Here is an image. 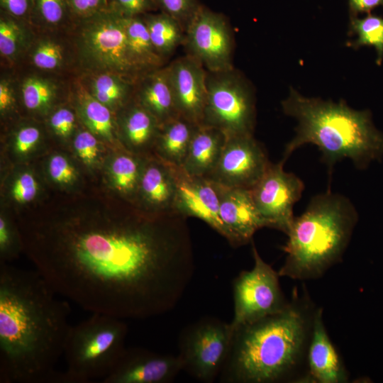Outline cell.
<instances>
[{"instance_id":"3","label":"cell","mask_w":383,"mask_h":383,"mask_svg":"<svg viewBox=\"0 0 383 383\" xmlns=\"http://www.w3.org/2000/svg\"><path fill=\"white\" fill-rule=\"evenodd\" d=\"M317 306L296 287L286 308L233 331L221 383L304 382Z\"/></svg>"},{"instance_id":"15","label":"cell","mask_w":383,"mask_h":383,"mask_svg":"<svg viewBox=\"0 0 383 383\" xmlns=\"http://www.w3.org/2000/svg\"><path fill=\"white\" fill-rule=\"evenodd\" d=\"M173 167L177 182L174 211L202 220L228 240V234L220 216L217 184L207 178L190 175L181 167Z\"/></svg>"},{"instance_id":"9","label":"cell","mask_w":383,"mask_h":383,"mask_svg":"<svg viewBox=\"0 0 383 383\" xmlns=\"http://www.w3.org/2000/svg\"><path fill=\"white\" fill-rule=\"evenodd\" d=\"M254 265L243 270L233 282V316L232 331L284 310L289 300L279 283V274L259 254L252 240Z\"/></svg>"},{"instance_id":"10","label":"cell","mask_w":383,"mask_h":383,"mask_svg":"<svg viewBox=\"0 0 383 383\" xmlns=\"http://www.w3.org/2000/svg\"><path fill=\"white\" fill-rule=\"evenodd\" d=\"M82 50L95 67L115 74H129L137 68L131 57L124 17L115 11L99 13L86 25Z\"/></svg>"},{"instance_id":"11","label":"cell","mask_w":383,"mask_h":383,"mask_svg":"<svg viewBox=\"0 0 383 383\" xmlns=\"http://www.w3.org/2000/svg\"><path fill=\"white\" fill-rule=\"evenodd\" d=\"M284 162L270 163L257 183L250 189L255 205L267 227L287 234L294 221L293 208L304 189L301 179L284 171Z\"/></svg>"},{"instance_id":"38","label":"cell","mask_w":383,"mask_h":383,"mask_svg":"<svg viewBox=\"0 0 383 383\" xmlns=\"http://www.w3.org/2000/svg\"><path fill=\"white\" fill-rule=\"evenodd\" d=\"M75 117L72 111L62 108L56 111L50 118V126L59 136L66 138L72 132Z\"/></svg>"},{"instance_id":"21","label":"cell","mask_w":383,"mask_h":383,"mask_svg":"<svg viewBox=\"0 0 383 383\" xmlns=\"http://www.w3.org/2000/svg\"><path fill=\"white\" fill-rule=\"evenodd\" d=\"M199 126L181 116L161 123L155 143L157 157L172 166L182 167Z\"/></svg>"},{"instance_id":"44","label":"cell","mask_w":383,"mask_h":383,"mask_svg":"<svg viewBox=\"0 0 383 383\" xmlns=\"http://www.w3.org/2000/svg\"><path fill=\"white\" fill-rule=\"evenodd\" d=\"M13 101V92L9 83L1 80L0 83V111L4 112L12 106Z\"/></svg>"},{"instance_id":"40","label":"cell","mask_w":383,"mask_h":383,"mask_svg":"<svg viewBox=\"0 0 383 383\" xmlns=\"http://www.w3.org/2000/svg\"><path fill=\"white\" fill-rule=\"evenodd\" d=\"M153 0H114L113 11L126 17L137 16L150 9Z\"/></svg>"},{"instance_id":"43","label":"cell","mask_w":383,"mask_h":383,"mask_svg":"<svg viewBox=\"0 0 383 383\" xmlns=\"http://www.w3.org/2000/svg\"><path fill=\"white\" fill-rule=\"evenodd\" d=\"M1 4L9 13L16 17L26 15L29 9V0H1Z\"/></svg>"},{"instance_id":"31","label":"cell","mask_w":383,"mask_h":383,"mask_svg":"<svg viewBox=\"0 0 383 383\" xmlns=\"http://www.w3.org/2000/svg\"><path fill=\"white\" fill-rule=\"evenodd\" d=\"M163 11L176 19L184 30L200 6L196 0H153Z\"/></svg>"},{"instance_id":"16","label":"cell","mask_w":383,"mask_h":383,"mask_svg":"<svg viewBox=\"0 0 383 383\" xmlns=\"http://www.w3.org/2000/svg\"><path fill=\"white\" fill-rule=\"evenodd\" d=\"M179 116L202 125L206 102L207 70L189 55L167 67Z\"/></svg>"},{"instance_id":"41","label":"cell","mask_w":383,"mask_h":383,"mask_svg":"<svg viewBox=\"0 0 383 383\" xmlns=\"http://www.w3.org/2000/svg\"><path fill=\"white\" fill-rule=\"evenodd\" d=\"M72 9L82 16H93L97 13L104 0H66Z\"/></svg>"},{"instance_id":"26","label":"cell","mask_w":383,"mask_h":383,"mask_svg":"<svg viewBox=\"0 0 383 383\" xmlns=\"http://www.w3.org/2000/svg\"><path fill=\"white\" fill-rule=\"evenodd\" d=\"M348 35H356L354 40H348L346 45L353 49L372 46L375 49L376 63L381 65L383 60V17L367 13L365 16L350 17Z\"/></svg>"},{"instance_id":"13","label":"cell","mask_w":383,"mask_h":383,"mask_svg":"<svg viewBox=\"0 0 383 383\" xmlns=\"http://www.w3.org/2000/svg\"><path fill=\"white\" fill-rule=\"evenodd\" d=\"M270 163L264 147L253 135H230L215 168L206 178L225 187L251 189Z\"/></svg>"},{"instance_id":"22","label":"cell","mask_w":383,"mask_h":383,"mask_svg":"<svg viewBox=\"0 0 383 383\" xmlns=\"http://www.w3.org/2000/svg\"><path fill=\"white\" fill-rule=\"evenodd\" d=\"M139 104L160 123L179 116L167 67L150 75L138 94Z\"/></svg>"},{"instance_id":"2","label":"cell","mask_w":383,"mask_h":383,"mask_svg":"<svg viewBox=\"0 0 383 383\" xmlns=\"http://www.w3.org/2000/svg\"><path fill=\"white\" fill-rule=\"evenodd\" d=\"M36 270L0 267V382L62 383L71 325L65 300Z\"/></svg>"},{"instance_id":"37","label":"cell","mask_w":383,"mask_h":383,"mask_svg":"<svg viewBox=\"0 0 383 383\" xmlns=\"http://www.w3.org/2000/svg\"><path fill=\"white\" fill-rule=\"evenodd\" d=\"M37 9L47 23L55 24L62 21L65 13V0H35Z\"/></svg>"},{"instance_id":"34","label":"cell","mask_w":383,"mask_h":383,"mask_svg":"<svg viewBox=\"0 0 383 383\" xmlns=\"http://www.w3.org/2000/svg\"><path fill=\"white\" fill-rule=\"evenodd\" d=\"M74 150L87 165H94L99 155V145L96 137L89 131H81L74 140Z\"/></svg>"},{"instance_id":"19","label":"cell","mask_w":383,"mask_h":383,"mask_svg":"<svg viewBox=\"0 0 383 383\" xmlns=\"http://www.w3.org/2000/svg\"><path fill=\"white\" fill-rule=\"evenodd\" d=\"M137 194L152 213L175 212L177 182L173 166L158 157L145 162Z\"/></svg>"},{"instance_id":"17","label":"cell","mask_w":383,"mask_h":383,"mask_svg":"<svg viewBox=\"0 0 383 383\" xmlns=\"http://www.w3.org/2000/svg\"><path fill=\"white\" fill-rule=\"evenodd\" d=\"M216 184L220 216L228 234V241L234 248L252 242L255 233L267 225L255 205L250 189Z\"/></svg>"},{"instance_id":"33","label":"cell","mask_w":383,"mask_h":383,"mask_svg":"<svg viewBox=\"0 0 383 383\" xmlns=\"http://www.w3.org/2000/svg\"><path fill=\"white\" fill-rule=\"evenodd\" d=\"M21 30L11 20L1 18L0 21V52L5 57L13 56L21 41Z\"/></svg>"},{"instance_id":"5","label":"cell","mask_w":383,"mask_h":383,"mask_svg":"<svg viewBox=\"0 0 383 383\" xmlns=\"http://www.w3.org/2000/svg\"><path fill=\"white\" fill-rule=\"evenodd\" d=\"M357 221L346 196L331 191L313 196L287 234L279 276L301 281L321 277L342 260Z\"/></svg>"},{"instance_id":"42","label":"cell","mask_w":383,"mask_h":383,"mask_svg":"<svg viewBox=\"0 0 383 383\" xmlns=\"http://www.w3.org/2000/svg\"><path fill=\"white\" fill-rule=\"evenodd\" d=\"M350 17L370 13L377 7H383V0H348Z\"/></svg>"},{"instance_id":"23","label":"cell","mask_w":383,"mask_h":383,"mask_svg":"<svg viewBox=\"0 0 383 383\" xmlns=\"http://www.w3.org/2000/svg\"><path fill=\"white\" fill-rule=\"evenodd\" d=\"M124 17L130 52L138 71L158 67L162 57L155 49L145 20Z\"/></svg>"},{"instance_id":"32","label":"cell","mask_w":383,"mask_h":383,"mask_svg":"<svg viewBox=\"0 0 383 383\" xmlns=\"http://www.w3.org/2000/svg\"><path fill=\"white\" fill-rule=\"evenodd\" d=\"M33 62L38 68L54 70L60 66L63 56L60 46L52 41L40 43L33 53Z\"/></svg>"},{"instance_id":"36","label":"cell","mask_w":383,"mask_h":383,"mask_svg":"<svg viewBox=\"0 0 383 383\" xmlns=\"http://www.w3.org/2000/svg\"><path fill=\"white\" fill-rule=\"evenodd\" d=\"M38 184L33 175L28 172H23L15 180L11 194L18 203H27L32 201L38 194Z\"/></svg>"},{"instance_id":"25","label":"cell","mask_w":383,"mask_h":383,"mask_svg":"<svg viewBox=\"0 0 383 383\" xmlns=\"http://www.w3.org/2000/svg\"><path fill=\"white\" fill-rule=\"evenodd\" d=\"M152 43L157 53L163 57L172 53L184 43L185 31L173 17L162 13L150 16L145 20Z\"/></svg>"},{"instance_id":"4","label":"cell","mask_w":383,"mask_h":383,"mask_svg":"<svg viewBox=\"0 0 383 383\" xmlns=\"http://www.w3.org/2000/svg\"><path fill=\"white\" fill-rule=\"evenodd\" d=\"M281 104L284 114L298 122L295 136L286 145L283 162L308 143L318 148L330 170L346 158L364 170L383 157V133L374 125L370 110L353 109L344 100L306 97L292 87Z\"/></svg>"},{"instance_id":"24","label":"cell","mask_w":383,"mask_h":383,"mask_svg":"<svg viewBox=\"0 0 383 383\" xmlns=\"http://www.w3.org/2000/svg\"><path fill=\"white\" fill-rule=\"evenodd\" d=\"M160 126L157 118L138 104L129 109L124 118V136L132 148L141 150L155 143Z\"/></svg>"},{"instance_id":"8","label":"cell","mask_w":383,"mask_h":383,"mask_svg":"<svg viewBox=\"0 0 383 383\" xmlns=\"http://www.w3.org/2000/svg\"><path fill=\"white\" fill-rule=\"evenodd\" d=\"M233 338L230 323L206 316L182 330L178 339L182 370L196 379H218L228 357Z\"/></svg>"},{"instance_id":"28","label":"cell","mask_w":383,"mask_h":383,"mask_svg":"<svg viewBox=\"0 0 383 383\" xmlns=\"http://www.w3.org/2000/svg\"><path fill=\"white\" fill-rule=\"evenodd\" d=\"M84 120L89 129L109 140L113 139V126L109 107L101 103L84 89L79 91Z\"/></svg>"},{"instance_id":"39","label":"cell","mask_w":383,"mask_h":383,"mask_svg":"<svg viewBox=\"0 0 383 383\" xmlns=\"http://www.w3.org/2000/svg\"><path fill=\"white\" fill-rule=\"evenodd\" d=\"M40 137L39 129L34 126H26L20 129L15 138V150L20 154L30 151L38 143Z\"/></svg>"},{"instance_id":"1","label":"cell","mask_w":383,"mask_h":383,"mask_svg":"<svg viewBox=\"0 0 383 383\" xmlns=\"http://www.w3.org/2000/svg\"><path fill=\"white\" fill-rule=\"evenodd\" d=\"M187 218L155 214L69 231L33 251L37 271L61 296L92 313L145 319L172 310L194 272Z\"/></svg>"},{"instance_id":"30","label":"cell","mask_w":383,"mask_h":383,"mask_svg":"<svg viewBox=\"0 0 383 383\" xmlns=\"http://www.w3.org/2000/svg\"><path fill=\"white\" fill-rule=\"evenodd\" d=\"M127 90L128 85L114 74H101L92 84V96L107 106L121 101Z\"/></svg>"},{"instance_id":"35","label":"cell","mask_w":383,"mask_h":383,"mask_svg":"<svg viewBox=\"0 0 383 383\" xmlns=\"http://www.w3.org/2000/svg\"><path fill=\"white\" fill-rule=\"evenodd\" d=\"M48 171L52 179L62 184L72 183L76 179V170L68 160L61 155H53L48 165Z\"/></svg>"},{"instance_id":"20","label":"cell","mask_w":383,"mask_h":383,"mask_svg":"<svg viewBox=\"0 0 383 383\" xmlns=\"http://www.w3.org/2000/svg\"><path fill=\"white\" fill-rule=\"evenodd\" d=\"M226 139L227 135L222 131L199 125L181 167L190 175L206 178L215 168Z\"/></svg>"},{"instance_id":"6","label":"cell","mask_w":383,"mask_h":383,"mask_svg":"<svg viewBox=\"0 0 383 383\" xmlns=\"http://www.w3.org/2000/svg\"><path fill=\"white\" fill-rule=\"evenodd\" d=\"M127 334L128 326L122 318L104 313H92L71 326L64 348L67 367L62 372V383L101 381L126 349Z\"/></svg>"},{"instance_id":"18","label":"cell","mask_w":383,"mask_h":383,"mask_svg":"<svg viewBox=\"0 0 383 383\" xmlns=\"http://www.w3.org/2000/svg\"><path fill=\"white\" fill-rule=\"evenodd\" d=\"M349 377V372L326 331L323 308L318 307L308 347L304 382L345 383Z\"/></svg>"},{"instance_id":"7","label":"cell","mask_w":383,"mask_h":383,"mask_svg":"<svg viewBox=\"0 0 383 383\" xmlns=\"http://www.w3.org/2000/svg\"><path fill=\"white\" fill-rule=\"evenodd\" d=\"M207 96L202 125L215 127L227 136L253 135L255 99L248 81L233 68L207 72Z\"/></svg>"},{"instance_id":"27","label":"cell","mask_w":383,"mask_h":383,"mask_svg":"<svg viewBox=\"0 0 383 383\" xmlns=\"http://www.w3.org/2000/svg\"><path fill=\"white\" fill-rule=\"evenodd\" d=\"M144 165L145 162L134 155L122 154L116 157L111 167L115 189L126 195L137 193Z\"/></svg>"},{"instance_id":"29","label":"cell","mask_w":383,"mask_h":383,"mask_svg":"<svg viewBox=\"0 0 383 383\" xmlns=\"http://www.w3.org/2000/svg\"><path fill=\"white\" fill-rule=\"evenodd\" d=\"M55 96V88L49 82L38 78L27 79L22 86L25 106L30 110L42 111L48 108Z\"/></svg>"},{"instance_id":"12","label":"cell","mask_w":383,"mask_h":383,"mask_svg":"<svg viewBox=\"0 0 383 383\" xmlns=\"http://www.w3.org/2000/svg\"><path fill=\"white\" fill-rule=\"evenodd\" d=\"M189 56L209 72L232 67L233 37L224 16L200 5L185 29Z\"/></svg>"},{"instance_id":"14","label":"cell","mask_w":383,"mask_h":383,"mask_svg":"<svg viewBox=\"0 0 383 383\" xmlns=\"http://www.w3.org/2000/svg\"><path fill=\"white\" fill-rule=\"evenodd\" d=\"M182 370L177 355L160 354L140 348L124 350L102 383H169Z\"/></svg>"}]
</instances>
